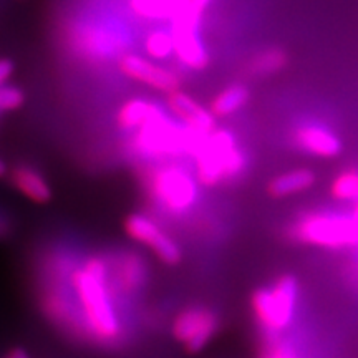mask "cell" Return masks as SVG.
I'll list each match as a JSON object with an SVG mask.
<instances>
[{"mask_svg":"<svg viewBox=\"0 0 358 358\" xmlns=\"http://www.w3.org/2000/svg\"><path fill=\"white\" fill-rule=\"evenodd\" d=\"M250 98V92L248 87L241 83L229 85L227 88H224L221 93H217V96L211 101L209 111L216 116V118H226L237 113L239 110H243L248 105Z\"/></svg>","mask_w":358,"mask_h":358,"instance_id":"obj_16","label":"cell"},{"mask_svg":"<svg viewBox=\"0 0 358 358\" xmlns=\"http://www.w3.org/2000/svg\"><path fill=\"white\" fill-rule=\"evenodd\" d=\"M166 105L174 116L181 120V123L192 131L209 134L216 129V116L181 90L168 93Z\"/></svg>","mask_w":358,"mask_h":358,"instance_id":"obj_11","label":"cell"},{"mask_svg":"<svg viewBox=\"0 0 358 358\" xmlns=\"http://www.w3.org/2000/svg\"><path fill=\"white\" fill-rule=\"evenodd\" d=\"M3 174H6V164H3L2 161H0V178H2Z\"/></svg>","mask_w":358,"mask_h":358,"instance_id":"obj_28","label":"cell"},{"mask_svg":"<svg viewBox=\"0 0 358 358\" xmlns=\"http://www.w3.org/2000/svg\"><path fill=\"white\" fill-rule=\"evenodd\" d=\"M290 236L313 248L353 249L358 248V219L343 213H308L292 224Z\"/></svg>","mask_w":358,"mask_h":358,"instance_id":"obj_4","label":"cell"},{"mask_svg":"<svg viewBox=\"0 0 358 358\" xmlns=\"http://www.w3.org/2000/svg\"><path fill=\"white\" fill-rule=\"evenodd\" d=\"M123 227L129 239L146 245L166 266H178L182 261V250L179 244L146 214L131 213L124 219Z\"/></svg>","mask_w":358,"mask_h":358,"instance_id":"obj_7","label":"cell"},{"mask_svg":"<svg viewBox=\"0 0 358 358\" xmlns=\"http://www.w3.org/2000/svg\"><path fill=\"white\" fill-rule=\"evenodd\" d=\"M145 50L155 60H164L174 55V40L171 32L166 30H153L146 35Z\"/></svg>","mask_w":358,"mask_h":358,"instance_id":"obj_20","label":"cell"},{"mask_svg":"<svg viewBox=\"0 0 358 358\" xmlns=\"http://www.w3.org/2000/svg\"><path fill=\"white\" fill-rule=\"evenodd\" d=\"M199 182L178 163H163L148 176L150 198L173 216L189 213L199 201Z\"/></svg>","mask_w":358,"mask_h":358,"instance_id":"obj_5","label":"cell"},{"mask_svg":"<svg viewBox=\"0 0 358 358\" xmlns=\"http://www.w3.org/2000/svg\"><path fill=\"white\" fill-rule=\"evenodd\" d=\"M163 113L164 111L158 108L155 103L141 100V98H133V100L123 103L122 108H120L118 124L124 129H138Z\"/></svg>","mask_w":358,"mask_h":358,"instance_id":"obj_15","label":"cell"},{"mask_svg":"<svg viewBox=\"0 0 358 358\" xmlns=\"http://www.w3.org/2000/svg\"><path fill=\"white\" fill-rule=\"evenodd\" d=\"M13 71H15V64L10 58H0V87L6 85L7 80L13 75Z\"/></svg>","mask_w":358,"mask_h":358,"instance_id":"obj_24","label":"cell"},{"mask_svg":"<svg viewBox=\"0 0 358 358\" xmlns=\"http://www.w3.org/2000/svg\"><path fill=\"white\" fill-rule=\"evenodd\" d=\"M120 70L129 78L136 80V82L145 83L148 87L158 90L163 93H171L176 92L181 87V80L174 71L164 69L153 64L148 58H143L140 55H123L120 60Z\"/></svg>","mask_w":358,"mask_h":358,"instance_id":"obj_10","label":"cell"},{"mask_svg":"<svg viewBox=\"0 0 358 358\" xmlns=\"http://www.w3.org/2000/svg\"><path fill=\"white\" fill-rule=\"evenodd\" d=\"M3 358H30V357H29V353H27L25 350H22V348H12V350L8 352Z\"/></svg>","mask_w":358,"mask_h":358,"instance_id":"obj_25","label":"cell"},{"mask_svg":"<svg viewBox=\"0 0 358 358\" xmlns=\"http://www.w3.org/2000/svg\"><path fill=\"white\" fill-rule=\"evenodd\" d=\"M174 55L191 70H204L209 65V55L201 40V19L182 8L171 19Z\"/></svg>","mask_w":358,"mask_h":358,"instance_id":"obj_8","label":"cell"},{"mask_svg":"<svg viewBox=\"0 0 358 358\" xmlns=\"http://www.w3.org/2000/svg\"><path fill=\"white\" fill-rule=\"evenodd\" d=\"M262 358H299L295 353L294 347L289 345L285 342H275L274 345H271L264 353Z\"/></svg>","mask_w":358,"mask_h":358,"instance_id":"obj_22","label":"cell"},{"mask_svg":"<svg viewBox=\"0 0 358 358\" xmlns=\"http://www.w3.org/2000/svg\"><path fill=\"white\" fill-rule=\"evenodd\" d=\"M206 134L192 131L187 127L174 123L163 113L150 123L138 128L134 148L150 159L168 161L182 156H194Z\"/></svg>","mask_w":358,"mask_h":358,"instance_id":"obj_3","label":"cell"},{"mask_svg":"<svg viewBox=\"0 0 358 358\" xmlns=\"http://www.w3.org/2000/svg\"><path fill=\"white\" fill-rule=\"evenodd\" d=\"M10 181L13 187L25 196L27 199L37 204L50 203L53 192L48 181L38 171L30 166H17L10 173Z\"/></svg>","mask_w":358,"mask_h":358,"instance_id":"obj_14","label":"cell"},{"mask_svg":"<svg viewBox=\"0 0 358 358\" xmlns=\"http://www.w3.org/2000/svg\"><path fill=\"white\" fill-rule=\"evenodd\" d=\"M287 64L289 57L285 50H282L279 47H271L250 58L248 64V73L257 78L268 77V75L279 73L280 70L287 66Z\"/></svg>","mask_w":358,"mask_h":358,"instance_id":"obj_17","label":"cell"},{"mask_svg":"<svg viewBox=\"0 0 358 358\" xmlns=\"http://www.w3.org/2000/svg\"><path fill=\"white\" fill-rule=\"evenodd\" d=\"M25 103V93L19 87H0V111L20 110Z\"/></svg>","mask_w":358,"mask_h":358,"instance_id":"obj_21","label":"cell"},{"mask_svg":"<svg viewBox=\"0 0 358 358\" xmlns=\"http://www.w3.org/2000/svg\"><path fill=\"white\" fill-rule=\"evenodd\" d=\"M219 325L217 315L204 307H191L179 312L173 320L171 332L189 353H199L211 342Z\"/></svg>","mask_w":358,"mask_h":358,"instance_id":"obj_9","label":"cell"},{"mask_svg":"<svg viewBox=\"0 0 358 358\" xmlns=\"http://www.w3.org/2000/svg\"><path fill=\"white\" fill-rule=\"evenodd\" d=\"M297 302L299 282L292 274L280 275L274 284L257 289L250 297V307L257 324L272 335L285 332L292 325Z\"/></svg>","mask_w":358,"mask_h":358,"instance_id":"obj_6","label":"cell"},{"mask_svg":"<svg viewBox=\"0 0 358 358\" xmlns=\"http://www.w3.org/2000/svg\"><path fill=\"white\" fill-rule=\"evenodd\" d=\"M317 176L313 169L295 168L277 174L267 182V194L274 199H284L299 192L312 189Z\"/></svg>","mask_w":358,"mask_h":358,"instance_id":"obj_13","label":"cell"},{"mask_svg":"<svg viewBox=\"0 0 358 358\" xmlns=\"http://www.w3.org/2000/svg\"><path fill=\"white\" fill-rule=\"evenodd\" d=\"M134 15L148 20H171L174 7L171 0H129Z\"/></svg>","mask_w":358,"mask_h":358,"instance_id":"obj_18","label":"cell"},{"mask_svg":"<svg viewBox=\"0 0 358 358\" xmlns=\"http://www.w3.org/2000/svg\"><path fill=\"white\" fill-rule=\"evenodd\" d=\"M106 277L108 268L105 262L100 257H90L71 272L70 280L90 330L100 342H113L122 332V325Z\"/></svg>","mask_w":358,"mask_h":358,"instance_id":"obj_1","label":"cell"},{"mask_svg":"<svg viewBox=\"0 0 358 358\" xmlns=\"http://www.w3.org/2000/svg\"><path fill=\"white\" fill-rule=\"evenodd\" d=\"M330 196L340 203H357L358 201V171L347 169L334 178L330 185Z\"/></svg>","mask_w":358,"mask_h":358,"instance_id":"obj_19","label":"cell"},{"mask_svg":"<svg viewBox=\"0 0 358 358\" xmlns=\"http://www.w3.org/2000/svg\"><path fill=\"white\" fill-rule=\"evenodd\" d=\"M295 145L306 153L317 158L330 159L342 153V141L330 129L320 124H306L297 129L294 136Z\"/></svg>","mask_w":358,"mask_h":358,"instance_id":"obj_12","label":"cell"},{"mask_svg":"<svg viewBox=\"0 0 358 358\" xmlns=\"http://www.w3.org/2000/svg\"><path fill=\"white\" fill-rule=\"evenodd\" d=\"M173 2V7H174V15H176L178 12H181L182 8L186 7V3H187V0H171ZM173 15V17H174Z\"/></svg>","mask_w":358,"mask_h":358,"instance_id":"obj_27","label":"cell"},{"mask_svg":"<svg viewBox=\"0 0 358 358\" xmlns=\"http://www.w3.org/2000/svg\"><path fill=\"white\" fill-rule=\"evenodd\" d=\"M196 179L201 186L214 187L239 178L248 166V158L229 129L216 128L206 134L196 150Z\"/></svg>","mask_w":358,"mask_h":358,"instance_id":"obj_2","label":"cell"},{"mask_svg":"<svg viewBox=\"0 0 358 358\" xmlns=\"http://www.w3.org/2000/svg\"><path fill=\"white\" fill-rule=\"evenodd\" d=\"M213 3V0H187L186 3V10L192 13V15L199 17V19H203V13L206 12V8Z\"/></svg>","mask_w":358,"mask_h":358,"instance_id":"obj_23","label":"cell"},{"mask_svg":"<svg viewBox=\"0 0 358 358\" xmlns=\"http://www.w3.org/2000/svg\"><path fill=\"white\" fill-rule=\"evenodd\" d=\"M8 229H10V224H8L6 216H2V214H0V237H2L3 234H7Z\"/></svg>","mask_w":358,"mask_h":358,"instance_id":"obj_26","label":"cell"}]
</instances>
